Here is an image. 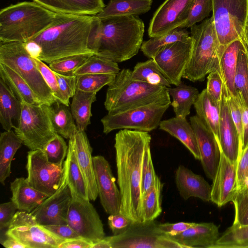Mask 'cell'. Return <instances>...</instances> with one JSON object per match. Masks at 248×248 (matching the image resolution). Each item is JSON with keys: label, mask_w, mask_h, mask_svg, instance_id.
Returning <instances> with one entry per match:
<instances>
[{"label": "cell", "mask_w": 248, "mask_h": 248, "mask_svg": "<svg viewBox=\"0 0 248 248\" xmlns=\"http://www.w3.org/2000/svg\"><path fill=\"white\" fill-rule=\"evenodd\" d=\"M149 132L124 129L115 137L117 183L121 195L120 213L142 222L141 181L145 157L150 148Z\"/></svg>", "instance_id": "cell-1"}, {"label": "cell", "mask_w": 248, "mask_h": 248, "mask_svg": "<svg viewBox=\"0 0 248 248\" xmlns=\"http://www.w3.org/2000/svg\"><path fill=\"white\" fill-rule=\"evenodd\" d=\"M93 16L58 13L53 23L27 42L35 57L49 64L69 56L94 53L88 48Z\"/></svg>", "instance_id": "cell-2"}, {"label": "cell", "mask_w": 248, "mask_h": 248, "mask_svg": "<svg viewBox=\"0 0 248 248\" xmlns=\"http://www.w3.org/2000/svg\"><path fill=\"white\" fill-rule=\"evenodd\" d=\"M144 32V23L137 16H93L88 48L95 55L121 62L137 54Z\"/></svg>", "instance_id": "cell-3"}, {"label": "cell", "mask_w": 248, "mask_h": 248, "mask_svg": "<svg viewBox=\"0 0 248 248\" xmlns=\"http://www.w3.org/2000/svg\"><path fill=\"white\" fill-rule=\"evenodd\" d=\"M57 13L34 1L12 4L0 11V42L27 43L54 21Z\"/></svg>", "instance_id": "cell-4"}, {"label": "cell", "mask_w": 248, "mask_h": 248, "mask_svg": "<svg viewBox=\"0 0 248 248\" xmlns=\"http://www.w3.org/2000/svg\"><path fill=\"white\" fill-rule=\"evenodd\" d=\"M132 71L123 69L108 85L104 106L113 114L148 102L168 93V88L154 86L134 79Z\"/></svg>", "instance_id": "cell-5"}, {"label": "cell", "mask_w": 248, "mask_h": 248, "mask_svg": "<svg viewBox=\"0 0 248 248\" xmlns=\"http://www.w3.org/2000/svg\"><path fill=\"white\" fill-rule=\"evenodd\" d=\"M190 31L193 49L183 78L192 82L202 81L207 75L219 68L220 45L212 16L193 25Z\"/></svg>", "instance_id": "cell-6"}, {"label": "cell", "mask_w": 248, "mask_h": 248, "mask_svg": "<svg viewBox=\"0 0 248 248\" xmlns=\"http://www.w3.org/2000/svg\"><path fill=\"white\" fill-rule=\"evenodd\" d=\"M171 104L168 93L153 101L115 113H108L101 122L107 134L117 129L149 132L156 129Z\"/></svg>", "instance_id": "cell-7"}, {"label": "cell", "mask_w": 248, "mask_h": 248, "mask_svg": "<svg viewBox=\"0 0 248 248\" xmlns=\"http://www.w3.org/2000/svg\"><path fill=\"white\" fill-rule=\"evenodd\" d=\"M0 63L16 72L44 104L51 105L57 100L48 87L25 43H0Z\"/></svg>", "instance_id": "cell-8"}, {"label": "cell", "mask_w": 248, "mask_h": 248, "mask_svg": "<svg viewBox=\"0 0 248 248\" xmlns=\"http://www.w3.org/2000/svg\"><path fill=\"white\" fill-rule=\"evenodd\" d=\"M14 130L30 150L42 149L57 134L52 122L50 106L44 103H22L19 122Z\"/></svg>", "instance_id": "cell-9"}, {"label": "cell", "mask_w": 248, "mask_h": 248, "mask_svg": "<svg viewBox=\"0 0 248 248\" xmlns=\"http://www.w3.org/2000/svg\"><path fill=\"white\" fill-rule=\"evenodd\" d=\"M212 17L220 45L224 48L237 39L244 40L248 20V0H213Z\"/></svg>", "instance_id": "cell-10"}, {"label": "cell", "mask_w": 248, "mask_h": 248, "mask_svg": "<svg viewBox=\"0 0 248 248\" xmlns=\"http://www.w3.org/2000/svg\"><path fill=\"white\" fill-rule=\"evenodd\" d=\"M154 220L133 222L123 233L105 236L111 248H183L182 245L160 232Z\"/></svg>", "instance_id": "cell-11"}, {"label": "cell", "mask_w": 248, "mask_h": 248, "mask_svg": "<svg viewBox=\"0 0 248 248\" xmlns=\"http://www.w3.org/2000/svg\"><path fill=\"white\" fill-rule=\"evenodd\" d=\"M5 234L27 248H58L65 241L40 225L31 213L21 211L16 213Z\"/></svg>", "instance_id": "cell-12"}, {"label": "cell", "mask_w": 248, "mask_h": 248, "mask_svg": "<svg viewBox=\"0 0 248 248\" xmlns=\"http://www.w3.org/2000/svg\"><path fill=\"white\" fill-rule=\"evenodd\" d=\"M193 46V39L190 36L186 40L163 46L153 58L170 84L177 86L182 82L181 78L191 57Z\"/></svg>", "instance_id": "cell-13"}, {"label": "cell", "mask_w": 248, "mask_h": 248, "mask_svg": "<svg viewBox=\"0 0 248 248\" xmlns=\"http://www.w3.org/2000/svg\"><path fill=\"white\" fill-rule=\"evenodd\" d=\"M26 169L29 183L37 190L50 196L59 188L63 167L49 162L42 149L28 153Z\"/></svg>", "instance_id": "cell-14"}, {"label": "cell", "mask_w": 248, "mask_h": 248, "mask_svg": "<svg viewBox=\"0 0 248 248\" xmlns=\"http://www.w3.org/2000/svg\"><path fill=\"white\" fill-rule=\"evenodd\" d=\"M67 221L80 237L93 243L105 237L102 220L90 200L72 197Z\"/></svg>", "instance_id": "cell-15"}, {"label": "cell", "mask_w": 248, "mask_h": 248, "mask_svg": "<svg viewBox=\"0 0 248 248\" xmlns=\"http://www.w3.org/2000/svg\"><path fill=\"white\" fill-rule=\"evenodd\" d=\"M63 167V172L58 189L31 212L41 225L67 224V215L72 196L68 186L66 160Z\"/></svg>", "instance_id": "cell-16"}, {"label": "cell", "mask_w": 248, "mask_h": 248, "mask_svg": "<svg viewBox=\"0 0 248 248\" xmlns=\"http://www.w3.org/2000/svg\"><path fill=\"white\" fill-rule=\"evenodd\" d=\"M192 0H165L155 13L148 30L151 38L162 36L179 28L189 14Z\"/></svg>", "instance_id": "cell-17"}, {"label": "cell", "mask_w": 248, "mask_h": 248, "mask_svg": "<svg viewBox=\"0 0 248 248\" xmlns=\"http://www.w3.org/2000/svg\"><path fill=\"white\" fill-rule=\"evenodd\" d=\"M95 180L100 202L109 215L120 213L121 195L110 166L102 155L93 157Z\"/></svg>", "instance_id": "cell-18"}, {"label": "cell", "mask_w": 248, "mask_h": 248, "mask_svg": "<svg viewBox=\"0 0 248 248\" xmlns=\"http://www.w3.org/2000/svg\"><path fill=\"white\" fill-rule=\"evenodd\" d=\"M190 123L196 135L202 168L207 177L213 180L222 153L219 143L214 133L197 115L190 117Z\"/></svg>", "instance_id": "cell-19"}, {"label": "cell", "mask_w": 248, "mask_h": 248, "mask_svg": "<svg viewBox=\"0 0 248 248\" xmlns=\"http://www.w3.org/2000/svg\"><path fill=\"white\" fill-rule=\"evenodd\" d=\"M236 167L237 162L230 161L222 152L211 191L210 201L218 207L232 202L237 191Z\"/></svg>", "instance_id": "cell-20"}, {"label": "cell", "mask_w": 248, "mask_h": 248, "mask_svg": "<svg viewBox=\"0 0 248 248\" xmlns=\"http://www.w3.org/2000/svg\"><path fill=\"white\" fill-rule=\"evenodd\" d=\"M76 160L83 177L90 201H95L98 196L93 168L92 148L85 131L78 130L70 139Z\"/></svg>", "instance_id": "cell-21"}, {"label": "cell", "mask_w": 248, "mask_h": 248, "mask_svg": "<svg viewBox=\"0 0 248 248\" xmlns=\"http://www.w3.org/2000/svg\"><path fill=\"white\" fill-rule=\"evenodd\" d=\"M219 145L222 152L232 162L236 163L240 153L239 136L232 118L223 83L220 103Z\"/></svg>", "instance_id": "cell-22"}, {"label": "cell", "mask_w": 248, "mask_h": 248, "mask_svg": "<svg viewBox=\"0 0 248 248\" xmlns=\"http://www.w3.org/2000/svg\"><path fill=\"white\" fill-rule=\"evenodd\" d=\"M175 179L180 195L185 200L190 197L204 202L211 200V186L201 175L180 165L175 171Z\"/></svg>", "instance_id": "cell-23"}, {"label": "cell", "mask_w": 248, "mask_h": 248, "mask_svg": "<svg viewBox=\"0 0 248 248\" xmlns=\"http://www.w3.org/2000/svg\"><path fill=\"white\" fill-rule=\"evenodd\" d=\"M168 236L180 244L183 248H212L220 235L217 225L212 222H204L195 223L181 233Z\"/></svg>", "instance_id": "cell-24"}, {"label": "cell", "mask_w": 248, "mask_h": 248, "mask_svg": "<svg viewBox=\"0 0 248 248\" xmlns=\"http://www.w3.org/2000/svg\"><path fill=\"white\" fill-rule=\"evenodd\" d=\"M60 14L95 16L105 7L103 0H32Z\"/></svg>", "instance_id": "cell-25"}, {"label": "cell", "mask_w": 248, "mask_h": 248, "mask_svg": "<svg viewBox=\"0 0 248 248\" xmlns=\"http://www.w3.org/2000/svg\"><path fill=\"white\" fill-rule=\"evenodd\" d=\"M11 201L17 210L31 213L49 196L33 188L27 178H16L11 183Z\"/></svg>", "instance_id": "cell-26"}, {"label": "cell", "mask_w": 248, "mask_h": 248, "mask_svg": "<svg viewBox=\"0 0 248 248\" xmlns=\"http://www.w3.org/2000/svg\"><path fill=\"white\" fill-rule=\"evenodd\" d=\"M159 128L178 139L190 151L196 159H200L197 139L194 129L186 118L175 117L161 121Z\"/></svg>", "instance_id": "cell-27"}, {"label": "cell", "mask_w": 248, "mask_h": 248, "mask_svg": "<svg viewBox=\"0 0 248 248\" xmlns=\"http://www.w3.org/2000/svg\"><path fill=\"white\" fill-rule=\"evenodd\" d=\"M22 103L8 85L0 79V123L5 131L16 129L18 125Z\"/></svg>", "instance_id": "cell-28"}, {"label": "cell", "mask_w": 248, "mask_h": 248, "mask_svg": "<svg viewBox=\"0 0 248 248\" xmlns=\"http://www.w3.org/2000/svg\"><path fill=\"white\" fill-rule=\"evenodd\" d=\"M247 47L244 40H235L224 48L219 57V68L224 84L227 91L234 96V77L238 55L241 49Z\"/></svg>", "instance_id": "cell-29"}, {"label": "cell", "mask_w": 248, "mask_h": 248, "mask_svg": "<svg viewBox=\"0 0 248 248\" xmlns=\"http://www.w3.org/2000/svg\"><path fill=\"white\" fill-rule=\"evenodd\" d=\"M220 103L213 99L204 89L193 105L196 115L214 133L219 143Z\"/></svg>", "instance_id": "cell-30"}, {"label": "cell", "mask_w": 248, "mask_h": 248, "mask_svg": "<svg viewBox=\"0 0 248 248\" xmlns=\"http://www.w3.org/2000/svg\"><path fill=\"white\" fill-rule=\"evenodd\" d=\"M0 77L21 103L30 105L43 103L16 72L2 63H0Z\"/></svg>", "instance_id": "cell-31"}, {"label": "cell", "mask_w": 248, "mask_h": 248, "mask_svg": "<svg viewBox=\"0 0 248 248\" xmlns=\"http://www.w3.org/2000/svg\"><path fill=\"white\" fill-rule=\"evenodd\" d=\"M153 0H110L95 16L99 18L116 16H138L148 12Z\"/></svg>", "instance_id": "cell-32"}, {"label": "cell", "mask_w": 248, "mask_h": 248, "mask_svg": "<svg viewBox=\"0 0 248 248\" xmlns=\"http://www.w3.org/2000/svg\"><path fill=\"white\" fill-rule=\"evenodd\" d=\"M23 144L12 130L1 132L0 136V182L4 185L10 176L11 163L18 149Z\"/></svg>", "instance_id": "cell-33"}, {"label": "cell", "mask_w": 248, "mask_h": 248, "mask_svg": "<svg viewBox=\"0 0 248 248\" xmlns=\"http://www.w3.org/2000/svg\"><path fill=\"white\" fill-rule=\"evenodd\" d=\"M96 93L77 90L73 97L70 108L78 130L85 131L90 124L92 104L96 100Z\"/></svg>", "instance_id": "cell-34"}, {"label": "cell", "mask_w": 248, "mask_h": 248, "mask_svg": "<svg viewBox=\"0 0 248 248\" xmlns=\"http://www.w3.org/2000/svg\"><path fill=\"white\" fill-rule=\"evenodd\" d=\"M169 93L172 97L171 105L175 116L186 118L189 115L192 105L200 94L198 90L182 82L174 88H168Z\"/></svg>", "instance_id": "cell-35"}, {"label": "cell", "mask_w": 248, "mask_h": 248, "mask_svg": "<svg viewBox=\"0 0 248 248\" xmlns=\"http://www.w3.org/2000/svg\"><path fill=\"white\" fill-rule=\"evenodd\" d=\"M69 107L58 100L50 106L56 132L68 140L78 131Z\"/></svg>", "instance_id": "cell-36"}, {"label": "cell", "mask_w": 248, "mask_h": 248, "mask_svg": "<svg viewBox=\"0 0 248 248\" xmlns=\"http://www.w3.org/2000/svg\"><path fill=\"white\" fill-rule=\"evenodd\" d=\"M68 145V153L65 160L67 163L68 186L72 196L90 200L83 177L78 167L72 146L69 142Z\"/></svg>", "instance_id": "cell-37"}, {"label": "cell", "mask_w": 248, "mask_h": 248, "mask_svg": "<svg viewBox=\"0 0 248 248\" xmlns=\"http://www.w3.org/2000/svg\"><path fill=\"white\" fill-rule=\"evenodd\" d=\"M132 77L149 84L171 87L170 84L160 71L153 59L137 63L132 72Z\"/></svg>", "instance_id": "cell-38"}, {"label": "cell", "mask_w": 248, "mask_h": 248, "mask_svg": "<svg viewBox=\"0 0 248 248\" xmlns=\"http://www.w3.org/2000/svg\"><path fill=\"white\" fill-rule=\"evenodd\" d=\"M163 184L157 176L153 185L146 191L142 199L143 221L154 220L161 214V190Z\"/></svg>", "instance_id": "cell-39"}, {"label": "cell", "mask_w": 248, "mask_h": 248, "mask_svg": "<svg viewBox=\"0 0 248 248\" xmlns=\"http://www.w3.org/2000/svg\"><path fill=\"white\" fill-rule=\"evenodd\" d=\"M236 96L246 107H248V47L241 49L237 57L234 77Z\"/></svg>", "instance_id": "cell-40"}, {"label": "cell", "mask_w": 248, "mask_h": 248, "mask_svg": "<svg viewBox=\"0 0 248 248\" xmlns=\"http://www.w3.org/2000/svg\"><path fill=\"white\" fill-rule=\"evenodd\" d=\"M190 36V33L185 29L177 28L162 36L151 38L143 42L140 49L145 56L153 59L163 46L176 41L186 40Z\"/></svg>", "instance_id": "cell-41"}, {"label": "cell", "mask_w": 248, "mask_h": 248, "mask_svg": "<svg viewBox=\"0 0 248 248\" xmlns=\"http://www.w3.org/2000/svg\"><path fill=\"white\" fill-rule=\"evenodd\" d=\"M120 69L118 62L96 55H91L74 75L79 76L86 74H118Z\"/></svg>", "instance_id": "cell-42"}, {"label": "cell", "mask_w": 248, "mask_h": 248, "mask_svg": "<svg viewBox=\"0 0 248 248\" xmlns=\"http://www.w3.org/2000/svg\"><path fill=\"white\" fill-rule=\"evenodd\" d=\"M212 248H248V225L233 223L220 236Z\"/></svg>", "instance_id": "cell-43"}, {"label": "cell", "mask_w": 248, "mask_h": 248, "mask_svg": "<svg viewBox=\"0 0 248 248\" xmlns=\"http://www.w3.org/2000/svg\"><path fill=\"white\" fill-rule=\"evenodd\" d=\"M116 75L108 74H86L77 76V90L87 92H98L114 79Z\"/></svg>", "instance_id": "cell-44"}, {"label": "cell", "mask_w": 248, "mask_h": 248, "mask_svg": "<svg viewBox=\"0 0 248 248\" xmlns=\"http://www.w3.org/2000/svg\"><path fill=\"white\" fill-rule=\"evenodd\" d=\"M64 138L57 134L42 149L47 160L54 164L63 166L68 145Z\"/></svg>", "instance_id": "cell-45"}, {"label": "cell", "mask_w": 248, "mask_h": 248, "mask_svg": "<svg viewBox=\"0 0 248 248\" xmlns=\"http://www.w3.org/2000/svg\"><path fill=\"white\" fill-rule=\"evenodd\" d=\"M213 9V0H192L188 17L179 29L190 28L207 17Z\"/></svg>", "instance_id": "cell-46"}, {"label": "cell", "mask_w": 248, "mask_h": 248, "mask_svg": "<svg viewBox=\"0 0 248 248\" xmlns=\"http://www.w3.org/2000/svg\"><path fill=\"white\" fill-rule=\"evenodd\" d=\"M92 55L81 54L67 57L49 64L53 71L62 75L73 76L75 71Z\"/></svg>", "instance_id": "cell-47"}, {"label": "cell", "mask_w": 248, "mask_h": 248, "mask_svg": "<svg viewBox=\"0 0 248 248\" xmlns=\"http://www.w3.org/2000/svg\"><path fill=\"white\" fill-rule=\"evenodd\" d=\"M232 202L235 211L233 223L248 225V186L238 189Z\"/></svg>", "instance_id": "cell-48"}, {"label": "cell", "mask_w": 248, "mask_h": 248, "mask_svg": "<svg viewBox=\"0 0 248 248\" xmlns=\"http://www.w3.org/2000/svg\"><path fill=\"white\" fill-rule=\"evenodd\" d=\"M34 62L46 84L51 90L56 99L64 104L63 96L60 91L58 83L54 72L49 66L37 58L33 57Z\"/></svg>", "instance_id": "cell-49"}, {"label": "cell", "mask_w": 248, "mask_h": 248, "mask_svg": "<svg viewBox=\"0 0 248 248\" xmlns=\"http://www.w3.org/2000/svg\"><path fill=\"white\" fill-rule=\"evenodd\" d=\"M54 72L60 91L64 101V104L70 106L69 99L74 96L77 90V76L64 75Z\"/></svg>", "instance_id": "cell-50"}, {"label": "cell", "mask_w": 248, "mask_h": 248, "mask_svg": "<svg viewBox=\"0 0 248 248\" xmlns=\"http://www.w3.org/2000/svg\"><path fill=\"white\" fill-rule=\"evenodd\" d=\"M226 92L231 115L237 129L241 143L243 133L242 104L238 98L229 93L226 89Z\"/></svg>", "instance_id": "cell-51"}, {"label": "cell", "mask_w": 248, "mask_h": 248, "mask_svg": "<svg viewBox=\"0 0 248 248\" xmlns=\"http://www.w3.org/2000/svg\"><path fill=\"white\" fill-rule=\"evenodd\" d=\"M206 90L216 101L220 102L223 87V80L218 68L211 72L207 76Z\"/></svg>", "instance_id": "cell-52"}, {"label": "cell", "mask_w": 248, "mask_h": 248, "mask_svg": "<svg viewBox=\"0 0 248 248\" xmlns=\"http://www.w3.org/2000/svg\"><path fill=\"white\" fill-rule=\"evenodd\" d=\"M152 159L149 148L146 154L142 175L141 188L142 196L153 185L157 177Z\"/></svg>", "instance_id": "cell-53"}, {"label": "cell", "mask_w": 248, "mask_h": 248, "mask_svg": "<svg viewBox=\"0 0 248 248\" xmlns=\"http://www.w3.org/2000/svg\"><path fill=\"white\" fill-rule=\"evenodd\" d=\"M236 177L237 189L248 186V146L237 160Z\"/></svg>", "instance_id": "cell-54"}, {"label": "cell", "mask_w": 248, "mask_h": 248, "mask_svg": "<svg viewBox=\"0 0 248 248\" xmlns=\"http://www.w3.org/2000/svg\"><path fill=\"white\" fill-rule=\"evenodd\" d=\"M133 222L121 213L109 215L108 217V224L114 235L124 232Z\"/></svg>", "instance_id": "cell-55"}, {"label": "cell", "mask_w": 248, "mask_h": 248, "mask_svg": "<svg viewBox=\"0 0 248 248\" xmlns=\"http://www.w3.org/2000/svg\"><path fill=\"white\" fill-rule=\"evenodd\" d=\"M17 209L13 201L0 204V230L7 229Z\"/></svg>", "instance_id": "cell-56"}, {"label": "cell", "mask_w": 248, "mask_h": 248, "mask_svg": "<svg viewBox=\"0 0 248 248\" xmlns=\"http://www.w3.org/2000/svg\"><path fill=\"white\" fill-rule=\"evenodd\" d=\"M195 224L194 222H186L158 223L157 228L159 232L164 234L174 236L181 233Z\"/></svg>", "instance_id": "cell-57"}, {"label": "cell", "mask_w": 248, "mask_h": 248, "mask_svg": "<svg viewBox=\"0 0 248 248\" xmlns=\"http://www.w3.org/2000/svg\"><path fill=\"white\" fill-rule=\"evenodd\" d=\"M44 226L53 234L65 240L81 237L68 224Z\"/></svg>", "instance_id": "cell-58"}, {"label": "cell", "mask_w": 248, "mask_h": 248, "mask_svg": "<svg viewBox=\"0 0 248 248\" xmlns=\"http://www.w3.org/2000/svg\"><path fill=\"white\" fill-rule=\"evenodd\" d=\"M93 242L82 237L67 240L62 243L58 248H92Z\"/></svg>", "instance_id": "cell-59"}, {"label": "cell", "mask_w": 248, "mask_h": 248, "mask_svg": "<svg viewBox=\"0 0 248 248\" xmlns=\"http://www.w3.org/2000/svg\"><path fill=\"white\" fill-rule=\"evenodd\" d=\"M241 104L242 107L243 133L240 155L248 146V107L245 106L242 103Z\"/></svg>", "instance_id": "cell-60"}, {"label": "cell", "mask_w": 248, "mask_h": 248, "mask_svg": "<svg viewBox=\"0 0 248 248\" xmlns=\"http://www.w3.org/2000/svg\"><path fill=\"white\" fill-rule=\"evenodd\" d=\"M1 245L6 248H27V247L16 239L6 236V238L0 242Z\"/></svg>", "instance_id": "cell-61"}, {"label": "cell", "mask_w": 248, "mask_h": 248, "mask_svg": "<svg viewBox=\"0 0 248 248\" xmlns=\"http://www.w3.org/2000/svg\"><path fill=\"white\" fill-rule=\"evenodd\" d=\"M92 248H111V247L105 237L102 240L93 243Z\"/></svg>", "instance_id": "cell-62"}, {"label": "cell", "mask_w": 248, "mask_h": 248, "mask_svg": "<svg viewBox=\"0 0 248 248\" xmlns=\"http://www.w3.org/2000/svg\"><path fill=\"white\" fill-rule=\"evenodd\" d=\"M244 40L245 42L248 47V20L247 22V24L245 26V28L244 29Z\"/></svg>", "instance_id": "cell-63"}]
</instances>
